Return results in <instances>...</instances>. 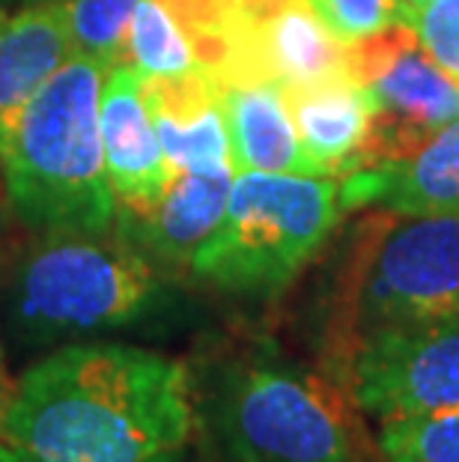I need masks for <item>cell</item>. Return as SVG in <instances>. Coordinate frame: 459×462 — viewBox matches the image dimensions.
<instances>
[{
	"label": "cell",
	"mask_w": 459,
	"mask_h": 462,
	"mask_svg": "<svg viewBox=\"0 0 459 462\" xmlns=\"http://www.w3.org/2000/svg\"><path fill=\"white\" fill-rule=\"evenodd\" d=\"M105 167L116 209L138 212L161 198L177 171L164 159L143 96V75L132 60L105 75L99 99Z\"/></svg>",
	"instance_id": "cell-9"
},
{
	"label": "cell",
	"mask_w": 459,
	"mask_h": 462,
	"mask_svg": "<svg viewBox=\"0 0 459 462\" xmlns=\"http://www.w3.org/2000/svg\"><path fill=\"white\" fill-rule=\"evenodd\" d=\"M301 146L319 176H344L373 123L376 105L367 87L353 78H335L314 87L283 90Z\"/></svg>",
	"instance_id": "cell-15"
},
{
	"label": "cell",
	"mask_w": 459,
	"mask_h": 462,
	"mask_svg": "<svg viewBox=\"0 0 459 462\" xmlns=\"http://www.w3.org/2000/svg\"><path fill=\"white\" fill-rule=\"evenodd\" d=\"M326 373L358 415L385 420L459 406V310L353 340Z\"/></svg>",
	"instance_id": "cell-8"
},
{
	"label": "cell",
	"mask_w": 459,
	"mask_h": 462,
	"mask_svg": "<svg viewBox=\"0 0 459 462\" xmlns=\"http://www.w3.org/2000/svg\"><path fill=\"white\" fill-rule=\"evenodd\" d=\"M9 391H13V382H9V373H6V358H4V346H0V411H4V406H6Z\"/></svg>",
	"instance_id": "cell-22"
},
{
	"label": "cell",
	"mask_w": 459,
	"mask_h": 462,
	"mask_svg": "<svg viewBox=\"0 0 459 462\" xmlns=\"http://www.w3.org/2000/svg\"><path fill=\"white\" fill-rule=\"evenodd\" d=\"M230 185L233 171H177L152 206L138 212L116 209L114 230L164 272L188 269L194 251L209 239L224 218Z\"/></svg>",
	"instance_id": "cell-11"
},
{
	"label": "cell",
	"mask_w": 459,
	"mask_h": 462,
	"mask_svg": "<svg viewBox=\"0 0 459 462\" xmlns=\"http://www.w3.org/2000/svg\"><path fill=\"white\" fill-rule=\"evenodd\" d=\"M340 209H376L399 218L459 215V116L406 162L340 176Z\"/></svg>",
	"instance_id": "cell-10"
},
{
	"label": "cell",
	"mask_w": 459,
	"mask_h": 462,
	"mask_svg": "<svg viewBox=\"0 0 459 462\" xmlns=\"http://www.w3.org/2000/svg\"><path fill=\"white\" fill-rule=\"evenodd\" d=\"M141 0H66L75 57H84L107 75L129 60L132 15Z\"/></svg>",
	"instance_id": "cell-18"
},
{
	"label": "cell",
	"mask_w": 459,
	"mask_h": 462,
	"mask_svg": "<svg viewBox=\"0 0 459 462\" xmlns=\"http://www.w3.org/2000/svg\"><path fill=\"white\" fill-rule=\"evenodd\" d=\"M129 60L143 78H179L200 69L168 0H141L132 15Z\"/></svg>",
	"instance_id": "cell-17"
},
{
	"label": "cell",
	"mask_w": 459,
	"mask_h": 462,
	"mask_svg": "<svg viewBox=\"0 0 459 462\" xmlns=\"http://www.w3.org/2000/svg\"><path fill=\"white\" fill-rule=\"evenodd\" d=\"M72 51L66 0H42L15 13L0 9V152L27 102Z\"/></svg>",
	"instance_id": "cell-13"
},
{
	"label": "cell",
	"mask_w": 459,
	"mask_h": 462,
	"mask_svg": "<svg viewBox=\"0 0 459 462\" xmlns=\"http://www.w3.org/2000/svg\"><path fill=\"white\" fill-rule=\"evenodd\" d=\"M9 4H22V0H0V9L9 6ZM27 4H42V0H27Z\"/></svg>",
	"instance_id": "cell-25"
},
{
	"label": "cell",
	"mask_w": 459,
	"mask_h": 462,
	"mask_svg": "<svg viewBox=\"0 0 459 462\" xmlns=\"http://www.w3.org/2000/svg\"><path fill=\"white\" fill-rule=\"evenodd\" d=\"M379 462H459V406L376 420Z\"/></svg>",
	"instance_id": "cell-16"
},
{
	"label": "cell",
	"mask_w": 459,
	"mask_h": 462,
	"mask_svg": "<svg viewBox=\"0 0 459 462\" xmlns=\"http://www.w3.org/2000/svg\"><path fill=\"white\" fill-rule=\"evenodd\" d=\"M421 45L459 81V0H433L403 13Z\"/></svg>",
	"instance_id": "cell-20"
},
{
	"label": "cell",
	"mask_w": 459,
	"mask_h": 462,
	"mask_svg": "<svg viewBox=\"0 0 459 462\" xmlns=\"http://www.w3.org/2000/svg\"><path fill=\"white\" fill-rule=\"evenodd\" d=\"M194 427L182 361L125 343H66L13 382L0 462H182Z\"/></svg>",
	"instance_id": "cell-1"
},
{
	"label": "cell",
	"mask_w": 459,
	"mask_h": 462,
	"mask_svg": "<svg viewBox=\"0 0 459 462\" xmlns=\"http://www.w3.org/2000/svg\"><path fill=\"white\" fill-rule=\"evenodd\" d=\"M361 462H379V457H376V450H373V441H364V450H361Z\"/></svg>",
	"instance_id": "cell-23"
},
{
	"label": "cell",
	"mask_w": 459,
	"mask_h": 462,
	"mask_svg": "<svg viewBox=\"0 0 459 462\" xmlns=\"http://www.w3.org/2000/svg\"><path fill=\"white\" fill-rule=\"evenodd\" d=\"M9 212H13V206H9L6 198H0V260H4L6 254V239H9Z\"/></svg>",
	"instance_id": "cell-21"
},
{
	"label": "cell",
	"mask_w": 459,
	"mask_h": 462,
	"mask_svg": "<svg viewBox=\"0 0 459 462\" xmlns=\"http://www.w3.org/2000/svg\"><path fill=\"white\" fill-rule=\"evenodd\" d=\"M9 287V326L27 346L125 328L159 308L164 269L105 233H42Z\"/></svg>",
	"instance_id": "cell-4"
},
{
	"label": "cell",
	"mask_w": 459,
	"mask_h": 462,
	"mask_svg": "<svg viewBox=\"0 0 459 462\" xmlns=\"http://www.w3.org/2000/svg\"><path fill=\"white\" fill-rule=\"evenodd\" d=\"M337 287L326 364L370 331L459 310V215L370 218Z\"/></svg>",
	"instance_id": "cell-6"
},
{
	"label": "cell",
	"mask_w": 459,
	"mask_h": 462,
	"mask_svg": "<svg viewBox=\"0 0 459 462\" xmlns=\"http://www.w3.org/2000/svg\"><path fill=\"white\" fill-rule=\"evenodd\" d=\"M344 63L346 75L367 87L376 105L349 171L406 162L459 116V81L406 22L344 45Z\"/></svg>",
	"instance_id": "cell-7"
},
{
	"label": "cell",
	"mask_w": 459,
	"mask_h": 462,
	"mask_svg": "<svg viewBox=\"0 0 459 462\" xmlns=\"http://www.w3.org/2000/svg\"><path fill=\"white\" fill-rule=\"evenodd\" d=\"M340 209L335 176L239 171L224 218L188 272L239 299H275L328 242Z\"/></svg>",
	"instance_id": "cell-5"
},
{
	"label": "cell",
	"mask_w": 459,
	"mask_h": 462,
	"mask_svg": "<svg viewBox=\"0 0 459 462\" xmlns=\"http://www.w3.org/2000/svg\"><path fill=\"white\" fill-rule=\"evenodd\" d=\"M200 462H212V459H200Z\"/></svg>",
	"instance_id": "cell-26"
},
{
	"label": "cell",
	"mask_w": 459,
	"mask_h": 462,
	"mask_svg": "<svg viewBox=\"0 0 459 462\" xmlns=\"http://www.w3.org/2000/svg\"><path fill=\"white\" fill-rule=\"evenodd\" d=\"M143 96L173 171H233L218 81L207 69L179 78H143Z\"/></svg>",
	"instance_id": "cell-12"
},
{
	"label": "cell",
	"mask_w": 459,
	"mask_h": 462,
	"mask_svg": "<svg viewBox=\"0 0 459 462\" xmlns=\"http://www.w3.org/2000/svg\"><path fill=\"white\" fill-rule=\"evenodd\" d=\"M105 72L69 57L9 132L0 164L15 218L36 233H105L116 198L107 180L99 99Z\"/></svg>",
	"instance_id": "cell-2"
},
{
	"label": "cell",
	"mask_w": 459,
	"mask_h": 462,
	"mask_svg": "<svg viewBox=\"0 0 459 462\" xmlns=\"http://www.w3.org/2000/svg\"><path fill=\"white\" fill-rule=\"evenodd\" d=\"M233 171L319 176L310 164L287 96L271 81L218 84Z\"/></svg>",
	"instance_id": "cell-14"
},
{
	"label": "cell",
	"mask_w": 459,
	"mask_h": 462,
	"mask_svg": "<svg viewBox=\"0 0 459 462\" xmlns=\"http://www.w3.org/2000/svg\"><path fill=\"white\" fill-rule=\"evenodd\" d=\"M424 4H433V0H399V18H403V13H409V9L424 6Z\"/></svg>",
	"instance_id": "cell-24"
},
{
	"label": "cell",
	"mask_w": 459,
	"mask_h": 462,
	"mask_svg": "<svg viewBox=\"0 0 459 462\" xmlns=\"http://www.w3.org/2000/svg\"><path fill=\"white\" fill-rule=\"evenodd\" d=\"M209 411L230 462H361L367 441L337 379L271 349L224 364Z\"/></svg>",
	"instance_id": "cell-3"
},
{
	"label": "cell",
	"mask_w": 459,
	"mask_h": 462,
	"mask_svg": "<svg viewBox=\"0 0 459 462\" xmlns=\"http://www.w3.org/2000/svg\"><path fill=\"white\" fill-rule=\"evenodd\" d=\"M308 6L340 45H353L399 22V0H308Z\"/></svg>",
	"instance_id": "cell-19"
}]
</instances>
